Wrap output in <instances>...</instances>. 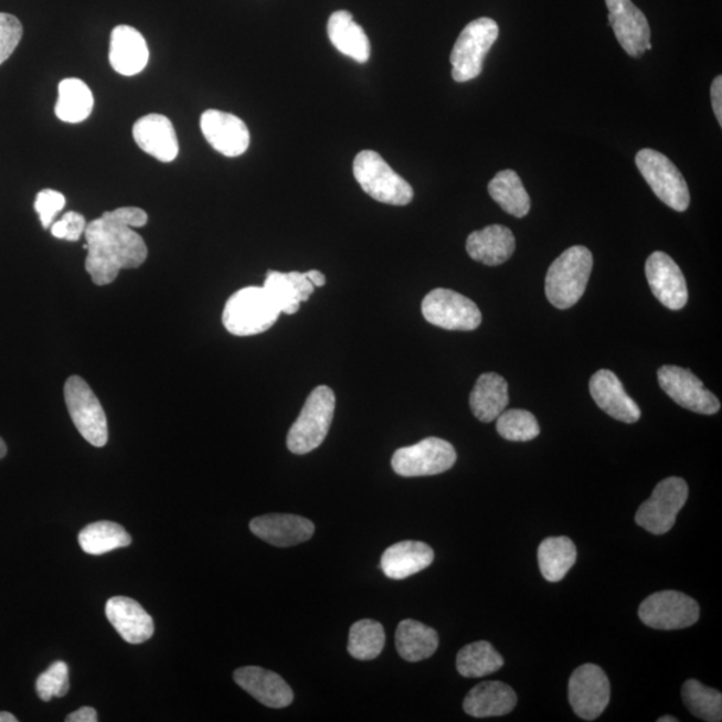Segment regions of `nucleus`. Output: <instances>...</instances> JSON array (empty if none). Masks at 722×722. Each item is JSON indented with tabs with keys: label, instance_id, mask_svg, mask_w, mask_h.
I'll use <instances>...</instances> for the list:
<instances>
[{
	"label": "nucleus",
	"instance_id": "obj_41",
	"mask_svg": "<svg viewBox=\"0 0 722 722\" xmlns=\"http://www.w3.org/2000/svg\"><path fill=\"white\" fill-rule=\"evenodd\" d=\"M66 205L65 195L53 189H43L36 195L35 211L40 214L41 223L44 230H49L53 220Z\"/></svg>",
	"mask_w": 722,
	"mask_h": 722
},
{
	"label": "nucleus",
	"instance_id": "obj_11",
	"mask_svg": "<svg viewBox=\"0 0 722 722\" xmlns=\"http://www.w3.org/2000/svg\"><path fill=\"white\" fill-rule=\"evenodd\" d=\"M638 616L651 629H686L699 620L700 606L687 594L665 591L649 595L639 606Z\"/></svg>",
	"mask_w": 722,
	"mask_h": 722
},
{
	"label": "nucleus",
	"instance_id": "obj_25",
	"mask_svg": "<svg viewBox=\"0 0 722 722\" xmlns=\"http://www.w3.org/2000/svg\"><path fill=\"white\" fill-rule=\"evenodd\" d=\"M517 705V694L500 681L478 683L466 696L464 709L471 718L486 719L509 714Z\"/></svg>",
	"mask_w": 722,
	"mask_h": 722
},
{
	"label": "nucleus",
	"instance_id": "obj_27",
	"mask_svg": "<svg viewBox=\"0 0 722 722\" xmlns=\"http://www.w3.org/2000/svg\"><path fill=\"white\" fill-rule=\"evenodd\" d=\"M328 36L336 50L353 61L365 63L371 56V43L363 28L353 21L351 12H333L328 21Z\"/></svg>",
	"mask_w": 722,
	"mask_h": 722
},
{
	"label": "nucleus",
	"instance_id": "obj_15",
	"mask_svg": "<svg viewBox=\"0 0 722 722\" xmlns=\"http://www.w3.org/2000/svg\"><path fill=\"white\" fill-rule=\"evenodd\" d=\"M609 23L620 47L630 56H641L651 50L648 19L631 0H606Z\"/></svg>",
	"mask_w": 722,
	"mask_h": 722
},
{
	"label": "nucleus",
	"instance_id": "obj_5",
	"mask_svg": "<svg viewBox=\"0 0 722 722\" xmlns=\"http://www.w3.org/2000/svg\"><path fill=\"white\" fill-rule=\"evenodd\" d=\"M336 407L333 391L327 385L315 389L307 399L287 436L290 453L304 455L321 446L331 428Z\"/></svg>",
	"mask_w": 722,
	"mask_h": 722
},
{
	"label": "nucleus",
	"instance_id": "obj_49",
	"mask_svg": "<svg viewBox=\"0 0 722 722\" xmlns=\"http://www.w3.org/2000/svg\"><path fill=\"white\" fill-rule=\"evenodd\" d=\"M657 721H658V722H677V721H679V720H677L676 718H673V715H663V718L658 719Z\"/></svg>",
	"mask_w": 722,
	"mask_h": 722
},
{
	"label": "nucleus",
	"instance_id": "obj_45",
	"mask_svg": "<svg viewBox=\"0 0 722 722\" xmlns=\"http://www.w3.org/2000/svg\"><path fill=\"white\" fill-rule=\"evenodd\" d=\"M67 722H97L98 714L95 712V709L92 707H84L78 709L73 713H70L66 718Z\"/></svg>",
	"mask_w": 722,
	"mask_h": 722
},
{
	"label": "nucleus",
	"instance_id": "obj_29",
	"mask_svg": "<svg viewBox=\"0 0 722 722\" xmlns=\"http://www.w3.org/2000/svg\"><path fill=\"white\" fill-rule=\"evenodd\" d=\"M439 636L420 620L404 619L397 626L396 649L403 660L420 662L427 660L438 649Z\"/></svg>",
	"mask_w": 722,
	"mask_h": 722
},
{
	"label": "nucleus",
	"instance_id": "obj_4",
	"mask_svg": "<svg viewBox=\"0 0 722 722\" xmlns=\"http://www.w3.org/2000/svg\"><path fill=\"white\" fill-rule=\"evenodd\" d=\"M353 176L370 198L383 204L404 206L414 199L413 187L376 151H360L353 161Z\"/></svg>",
	"mask_w": 722,
	"mask_h": 722
},
{
	"label": "nucleus",
	"instance_id": "obj_47",
	"mask_svg": "<svg viewBox=\"0 0 722 722\" xmlns=\"http://www.w3.org/2000/svg\"><path fill=\"white\" fill-rule=\"evenodd\" d=\"M0 722H18V719L9 712H0Z\"/></svg>",
	"mask_w": 722,
	"mask_h": 722
},
{
	"label": "nucleus",
	"instance_id": "obj_17",
	"mask_svg": "<svg viewBox=\"0 0 722 722\" xmlns=\"http://www.w3.org/2000/svg\"><path fill=\"white\" fill-rule=\"evenodd\" d=\"M200 126L209 145L225 157L243 156L249 148L248 126L233 114L206 110L201 116Z\"/></svg>",
	"mask_w": 722,
	"mask_h": 722
},
{
	"label": "nucleus",
	"instance_id": "obj_39",
	"mask_svg": "<svg viewBox=\"0 0 722 722\" xmlns=\"http://www.w3.org/2000/svg\"><path fill=\"white\" fill-rule=\"evenodd\" d=\"M36 693L44 702L53 697H65L70 690L68 667L66 662L56 661L46 671L38 677Z\"/></svg>",
	"mask_w": 722,
	"mask_h": 722
},
{
	"label": "nucleus",
	"instance_id": "obj_40",
	"mask_svg": "<svg viewBox=\"0 0 722 722\" xmlns=\"http://www.w3.org/2000/svg\"><path fill=\"white\" fill-rule=\"evenodd\" d=\"M23 35L21 21L14 15L0 12V65L15 52Z\"/></svg>",
	"mask_w": 722,
	"mask_h": 722
},
{
	"label": "nucleus",
	"instance_id": "obj_46",
	"mask_svg": "<svg viewBox=\"0 0 722 722\" xmlns=\"http://www.w3.org/2000/svg\"><path fill=\"white\" fill-rule=\"evenodd\" d=\"M306 275L308 277V280L315 285V288L316 287H319V288L325 287V285L327 283V278H326L325 275L321 274V272L315 270V269L314 270H308V272H306Z\"/></svg>",
	"mask_w": 722,
	"mask_h": 722
},
{
	"label": "nucleus",
	"instance_id": "obj_32",
	"mask_svg": "<svg viewBox=\"0 0 722 722\" xmlns=\"http://www.w3.org/2000/svg\"><path fill=\"white\" fill-rule=\"evenodd\" d=\"M489 193L506 213L517 219H522L530 212V195L514 170H502L493 177L489 183Z\"/></svg>",
	"mask_w": 722,
	"mask_h": 722
},
{
	"label": "nucleus",
	"instance_id": "obj_1",
	"mask_svg": "<svg viewBox=\"0 0 722 722\" xmlns=\"http://www.w3.org/2000/svg\"><path fill=\"white\" fill-rule=\"evenodd\" d=\"M148 224V214L135 206L118 208L86 226V270L94 284L116 280L123 269L141 267L148 258V246L135 227Z\"/></svg>",
	"mask_w": 722,
	"mask_h": 722
},
{
	"label": "nucleus",
	"instance_id": "obj_10",
	"mask_svg": "<svg viewBox=\"0 0 722 722\" xmlns=\"http://www.w3.org/2000/svg\"><path fill=\"white\" fill-rule=\"evenodd\" d=\"M422 314L429 325L447 331H474L481 325L477 304L452 289L431 290L422 302Z\"/></svg>",
	"mask_w": 722,
	"mask_h": 722
},
{
	"label": "nucleus",
	"instance_id": "obj_26",
	"mask_svg": "<svg viewBox=\"0 0 722 722\" xmlns=\"http://www.w3.org/2000/svg\"><path fill=\"white\" fill-rule=\"evenodd\" d=\"M434 559V550L427 543L403 541L384 551L382 570L391 580H404L427 569Z\"/></svg>",
	"mask_w": 722,
	"mask_h": 722
},
{
	"label": "nucleus",
	"instance_id": "obj_36",
	"mask_svg": "<svg viewBox=\"0 0 722 722\" xmlns=\"http://www.w3.org/2000/svg\"><path fill=\"white\" fill-rule=\"evenodd\" d=\"M682 700L696 718L708 722L722 720V694L719 690L702 686L697 680H688L682 687Z\"/></svg>",
	"mask_w": 722,
	"mask_h": 722
},
{
	"label": "nucleus",
	"instance_id": "obj_20",
	"mask_svg": "<svg viewBox=\"0 0 722 722\" xmlns=\"http://www.w3.org/2000/svg\"><path fill=\"white\" fill-rule=\"evenodd\" d=\"M253 534L276 548L296 546L315 533V524L307 518L293 514H267L253 519Z\"/></svg>",
	"mask_w": 722,
	"mask_h": 722
},
{
	"label": "nucleus",
	"instance_id": "obj_33",
	"mask_svg": "<svg viewBox=\"0 0 722 722\" xmlns=\"http://www.w3.org/2000/svg\"><path fill=\"white\" fill-rule=\"evenodd\" d=\"M82 550L91 555H104L113 550L130 546L131 537L116 522L100 521L87 524L78 535Z\"/></svg>",
	"mask_w": 722,
	"mask_h": 722
},
{
	"label": "nucleus",
	"instance_id": "obj_12",
	"mask_svg": "<svg viewBox=\"0 0 722 722\" xmlns=\"http://www.w3.org/2000/svg\"><path fill=\"white\" fill-rule=\"evenodd\" d=\"M456 452L452 443L427 438L414 446L399 448L392 456V468L405 478L431 477L446 473L455 465Z\"/></svg>",
	"mask_w": 722,
	"mask_h": 722
},
{
	"label": "nucleus",
	"instance_id": "obj_30",
	"mask_svg": "<svg viewBox=\"0 0 722 722\" xmlns=\"http://www.w3.org/2000/svg\"><path fill=\"white\" fill-rule=\"evenodd\" d=\"M94 95L84 81L78 78L63 79L59 86V103L55 105V116L63 123L79 124L92 116Z\"/></svg>",
	"mask_w": 722,
	"mask_h": 722
},
{
	"label": "nucleus",
	"instance_id": "obj_6",
	"mask_svg": "<svg viewBox=\"0 0 722 722\" xmlns=\"http://www.w3.org/2000/svg\"><path fill=\"white\" fill-rule=\"evenodd\" d=\"M498 36V23L491 18H479L468 23L456 40L449 56L454 81L468 82L479 77L486 55Z\"/></svg>",
	"mask_w": 722,
	"mask_h": 722
},
{
	"label": "nucleus",
	"instance_id": "obj_22",
	"mask_svg": "<svg viewBox=\"0 0 722 722\" xmlns=\"http://www.w3.org/2000/svg\"><path fill=\"white\" fill-rule=\"evenodd\" d=\"M106 617L126 643H147L155 635L153 618L137 601L128 597H113L106 602Z\"/></svg>",
	"mask_w": 722,
	"mask_h": 722
},
{
	"label": "nucleus",
	"instance_id": "obj_42",
	"mask_svg": "<svg viewBox=\"0 0 722 722\" xmlns=\"http://www.w3.org/2000/svg\"><path fill=\"white\" fill-rule=\"evenodd\" d=\"M84 215L77 212H68L60 221L52 224V234L56 238L66 241H78L86 230Z\"/></svg>",
	"mask_w": 722,
	"mask_h": 722
},
{
	"label": "nucleus",
	"instance_id": "obj_16",
	"mask_svg": "<svg viewBox=\"0 0 722 722\" xmlns=\"http://www.w3.org/2000/svg\"><path fill=\"white\" fill-rule=\"evenodd\" d=\"M651 293L656 299L671 310H680L688 302L686 276L679 265L667 253H651L645 265Z\"/></svg>",
	"mask_w": 722,
	"mask_h": 722
},
{
	"label": "nucleus",
	"instance_id": "obj_7",
	"mask_svg": "<svg viewBox=\"0 0 722 722\" xmlns=\"http://www.w3.org/2000/svg\"><path fill=\"white\" fill-rule=\"evenodd\" d=\"M636 164L651 190L665 205L676 212H686L690 204V193L686 179L667 156L654 149L639 150Z\"/></svg>",
	"mask_w": 722,
	"mask_h": 722
},
{
	"label": "nucleus",
	"instance_id": "obj_23",
	"mask_svg": "<svg viewBox=\"0 0 722 722\" xmlns=\"http://www.w3.org/2000/svg\"><path fill=\"white\" fill-rule=\"evenodd\" d=\"M110 65L125 77H132L148 66V43L138 30L120 24L112 31Z\"/></svg>",
	"mask_w": 722,
	"mask_h": 722
},
{
	"label": "nucleus",
	"instance_id": "obj_31",
	"mask_svg": "<svg viewBox=\"0 0 722 722\" xmlns=\"http://www.w3.org/2000/svg\"><path fill=\"white\" fill-rule=\"evenodd\" d=\"M575 561V544L567 537L546 538L538 549V563L543 578L549 582H560L565 578Z\"/></svg>",
	"mask_w": 722,
	"mask_h": 722
},
{
	"label": "nucleus",
	"instance_id": "obj_34",
	"mask_svg": "<svg viewBox=\"0 0 722 722\" xmlns=\"http://www.w3.org/2000/svg\"><path fill=\"white\" fill-rule=\"evenodd\" d=\"M503 665V657L487 641L467 645L456 657V669L467 679L496 673Z\"/></svg>",
	"mask_w": 722,
	"mask_h": 722
},
{
	"label": "nucleus",
	"instance_id": "obj_2",
	"mask_svg": "<svg viewBox=\"0 0 722 722\" xmlns=\"http://www.w3.org/2000/svg\"><path fill=\"white\" fill-rule=\"evenodd\" d=\"M593 269V255L586 246L575 245L550 265L544 293L559 309L575 306L584 296Z\"/></svg>",
	"mask_w": 722,
	"mask_h": 722
},
{
	"label": "nucleus",
	"instance_id": "obj_8",
	"mask_svg": "<svg viewBox=\"0 0 722 722\" xmlns=\"http://www.w3.org/2000/svg\"><path fill=\"white\" fill-rule=\"evenodd\" d=\"M65 401L75 427L94 447L106 446L109 439L103 404L84 379L72 376L65 384Z\"/></svg>",
	"mask_w": 722,
	"mask_h": 722
},
{
	"label": "nucleus",
	"instance_id": "obj_3",
	"mask_svg": "<svg viewBox=\"0 0 722 722\" xmlns=\"http://www.w3.org/2000/svg\"><path fill=\"white\" fill-rule=\"evenodd\" d=\"M280 314L263 287H246L226 301L223 322L234 336H253L268 331Z\"/></svg>",
	"mask_w": 722,
	"mask_h": 722
},
{
	"label": "nucleus",
	"instance_id": "obj_38",
	"mask_svg": "<svg viewBox=\"0 0 722 722\" xmlns=\"http://www.w3.org/2000/svg\"><path fill=\"white\" fill-rule=\"evenodd\" d=\"M263 288L270 299L275 301L276 306L280 308L282 312L287 315L299 312L300 296L288 274L269 270Z\"/></svg>",
	"mask_w": 722,
	"mask_h": 722
},
{
	"label": "nucleus",
	"instance_id": "obj_19",
	"mask_svg": "<svg viewBox=\"0 0 722 722\" xmlns=\"http://www.w3.org/2000/svg\"><path fill=\"white\" fill-rule=\"evenodd\" d=\"M132 137L145 153L161 162H172L180 147L172 120L162 114H149L132 126Z\"/></svg>",
	"mask_w": 722,
	"mask_h": 722
},
{
	"label": "nucleus",
	"instance_id": "obj_14",
	"mask_svg": "<svg viewBox=\"0 0 722 722\" xmlns=\"http://www.w3.org/2000/svg\"><path fill=\"white\" fill-rule=\"evenodd\" d=\"M665 394L681 407L702 415L718 414L721 404L718 396L704 387L694 373L677 365H663L657 373Z\"/></svg>",
	"mask_w": 722,
	"mask_h": 722
},
{
	"label": "nucleus",
	"instance_id": "obj_37",
	"mask_svg": "<svg viewBox=\"0 0 722 722\" xmlns=\"http://www.w3.org/2000/svg\"><path fill=\"white\" fill-rule=\"evenodd\" d=\"M497 431L503 439L510 442H530L541 433L537 417L525 410L503 411L497 417Z\"/></svg>",
	"mask_w": 722,
	"mask_h": 722
},
{
	"label": "nucleus",
	"instance_id": "obj_48",
	"mask_svg": "<svg viewBox=\"0 0 722 722\" xmlns=\"http://www.w3.org/2000/svg\"><path fill=\"white\" fill-rule=\"evenodd\" d=\"M6 454H8V446L2 438H0V459H3Z\"/></svg>",
	"mask_w": 722,
	"mask_h": 722
},
{
	"label": "nucleus",
	"instance_id": "obj_24",
	"mask_svg": "<svg viewBox=\"0 0 722 722\" xmlns=\"http://www.w3.org/2000/svg\"><path fill=\"white\" fill-rule=\"evenodd\" d=\"M466 249L475 262L497 267L514 255V233L503 225L486 226L468 236Z\"/></svg>",
	"mask_w": 722,
	"mask_h": 722
},
{
	"label": "nucleus",
	"instance_id": "obj_44",
	"mask_svg": "<svg viewBox=\"0 0 722 722\" xmlns=\"http://www.w3.org/2000/svg\"><path fill=\"white\" fill-rule=\"evenodd\" d=\"M712 107L718 123L722 126V77H715L711 87Z\"/></svg>",
	"mask_w": 722,
	"mask_h": 722
},
{
	"label": "nucleus",
	"instance_id": "obj_35",
	"mask_svg": "<svg viewBox=\"0 0 722 722\" xmlns=\"http://www.w3.org/2000/svg\"><path fill=\"white\" fill-rule=\"evenodd\" d=\"M385 645L383 626L373 619H360L352 625L348 651L353 658L370 661L382 654Z\"/></svg>",
	"mask_w": 722,
	"mask_h": 722
},
{
	"label": "nucleus",
	"instance_id": "obj_21",
	"mask_svg": "<svg viewBox=\"0 0 722 722\" xmlns=\"http://www.w3.org/2000/svg\"><path fill=\"white\" fill-rule=\"evenodd\" d=\"M233 679L241 689H244L265 707L282 709L294 702L293 689L274 671L258 667H245L234 671Z\"/></svg>",
	"mask_w": 722,
	"mask_h": 722
},
{
	"label": "nucleus",
	"instance_id": "obj_43",
	"mask_svg": "<svg viewBox=\"0 0 722 722\" xmlns=\"http://www.w3.org/2000/svg\"><path fill=\"white\" fill-rule=\"evenodd\" d=\"M290 280H293L297 293H299L300 300L308 301L310 295L314 294L315 285L308 280L306 274H300V272H289Z\"/></svg>",
	"mask_w": 722,
	"mask_h": 722
},
{
	"label": "nucleus",
	"instance_id": "obj_18",
	"mask_svg": "<svg viewBox=\"0 0 722 722\" xmlns=\"http://www.w3.org/2000/svg\"><path fill=\"white\" fill-rule=\"evenodd\" d=\"M588 387L594 402L614 420L631 424L641 417V410L625 391L616 373L609 370L595 372Z\"/></svg>",
	"mask_w": 722,
	"mask_h": 722
},
{
	"label": "nucleus",
	"instance_id": "obj_28",
	"mask_svg": "<svg viewBox=\"0 0 722 722\" xmlns=\"http://www.w3.org/2000/svg\"><path fill=\"white\" fill-rule=\"evenodd\" d=\"M509 404V384L498 373L479 376L470 395V407L477 420L484 423L497 421Z\"/></svg>",
	"mask_w": 722,
	"mask_h": 722
},
{
	"label": "nucleus",
	"instance_id": "obj_9",
	"mask_svg": "<svg viewBox=\"0 0 722 722\" xmlns=\"http://www.w3.org/2000/svg\"><path fill=\"white\" fill-rule=\"evenodd\" d=\"M688 496L686 480L676 477L661 480L651 497L639 506L637 524L651 534H667L673 528L677 514L686 506Z\"/></svg>",
	"mask_w": 722,
	"mask_h": 722
},
{
	"label": "nucleus",
	"instance_id": "obj_13",
	"mask_svg": "<svg viewBox=\"0 0 722 722\" xmlns=\"http://www.w3.org/2000/svg\"><path fill=\"white\" fill-rule=\"evenodd\" d=\"M569 701L582 720H597L610 702V682L605 671L594 663L575 669L569 681Z\"/></svg>",
	"mask_w": 722,
	"mask_h": 722
}]
</instances>
